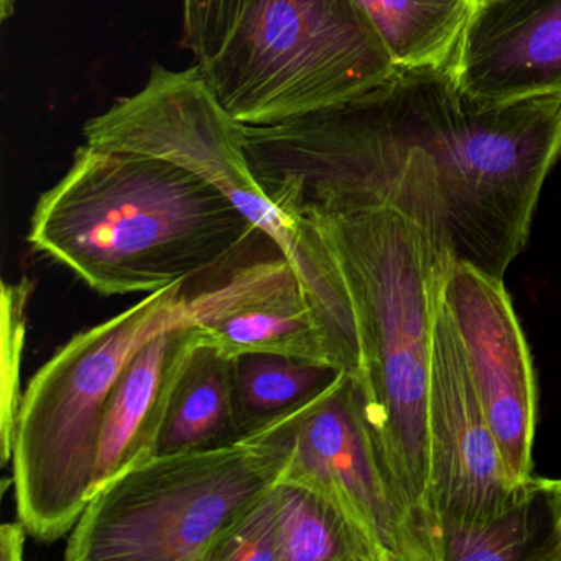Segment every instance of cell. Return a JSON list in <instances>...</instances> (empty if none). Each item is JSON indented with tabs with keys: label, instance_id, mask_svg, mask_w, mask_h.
<instances>
[{
	"label": "cell",
	"instance_id": "obj_1",
	"mask_svg": "<svg viewBox=\"0 0 561 561\" xmlns=\"http://www.w3.org/2000/svg\"><path fill=\"white\" fill-rule=\"evenodd\" d=\"M28 241L91 290L114 297L226 274L268 238L192 170L84 144L38 199Z\"/></svg>",
	"mask_w": 561,
	"mask_h": 561
},
{
	"label": "cell",
	"instance_id": "obj_2",
	"mask_svg": "<svg viewBox=\"0 0 561 561\" xmlns=\"http://www.w3.org/2000/svg\"><path fill=\"white\" fill-rule=\"evenodd\" d=\"M304 218L327 244L353 301L363 357L357 382L387 474L432 561H443L428 396L433 334L455 252L392 206Z\"/></svg>",
	"mask_w": 561,
	"mask_h": 561
},
{
	"label": "cell",
	"instance_id": "obj_3",
	"mask_svg": "<svg viewBox=\"0 0 561 561\" xmlns=\"http://www.w3.org/2000/svg\"><path fill=\"white\" fill-rule=\"evenodd\" d=\"M363 96L390 136L433 160L456 259L504 278L561 159V96L481 103L451 67L397 68Z\"/></svg>",
	"mask_w": 561,
	"mask_h": 561
},
{
	"label": "cell",
	"instance_id": "obj_4",
	"mask_svg": "<svg viewBox=\"0 0 561 561\" xmlns=\"http://www.w3.org/2000/svg\"><path fill=\"white\" fill-rule=\"evenodd\" d=\"M231 285L176 284L75 334L28 382L15 425L12 482L19 520L35 540L70 535L91 497L104 409L134 354L163 331L228 313Z\"/></svg>",
	"mask_w": 561,
	"mask_h": 561
},
{
	"label": "cell",
	"instance_id": "obj_5",
	"mask_svg": "<svg viewBox=\"0 0 561 561\" xmlns=\"http://www.w3.org/2000/svg\"><path fill=\"white\" fill-rule=\"evenodd\" d=\"M284 465L259 428L221 448L153 456L91 495L65 560L213 561Z\"/></svg>",
	"mask_w": 561,
	"mask_h": 561
},
{
	"label": "cell",
	"instance_id": "obj_6",
	"mask_svg": "<svg viewBox=\"0 0 561 561\" xmlns=\"http://www.w3.org/2000/svg\"><path fill=\"white\" fill-rule=\"evenodd\" d=\"M196 67L219 104L251 127L336 106L397 71L354 0H252L221 50Z\"/></svg>",
	"mask_w": 561,
	"mask_h": 561
},
{
	"label": "cell",
	"instance_id": "obj_7",
	"mask_svg": "<svg viewBox=\"0 0 561 561\" xmlns=\"http://www.w3.org/2000/svg\"><path fill=\"white\" fill-rule=\"evenodd\" d=\"M257 428L284 451L278 484L330 502L374 561H432L387 474L356 377L340 373L323 392Z\"/></svg>",
	"mask_w": 561,
	"mask_h": 561
},
{
	"label": "cell",
	"instance_id": "obj_8",
	"mask_svg": "<svg viewBox=\"0 0 561 561\" xmlns=\"http://www.w3.org/2000/svg\"><path fill=\"white\" fill-rule=\"evenodd\" d=\"M443 305L505 468L517 484L530 488L537 481V377L504 278L456 259L443 288Z\"/></svg>",
	"mask_w": 561,
	"mask_h": 561
},
{
	"label": "cell",
	"instance_id": "obj_9",
	"mask_svg": "<svg viewBox=\"0 0 561 561\" xmlns=\"http://www.w3.org/2000/svg\"><path fill=\"white\" fill-rule=\"evenodd\" d=\"M428 433L439 525L491 520L540 495L537 481L524 488L505 468L443 300L433 334Z\"/></svg>",
	"mask_w": 561,
	"mask_h": 561
},
{
	"label": "cell",
	"instance_id": "obj_10",
	"mask_svg": "<svg viewBox=\"0 0 561 561\" xmlns=\"http://www.w3.org/2000/svg\"><path fill=\"white\" fill-rule=\"evenodd\" d=\"M451 71L461 91L481 103L561 96V0L479 5Z\"/></svg>",
	"mask_w": 561,
	"mask_h": 561
},
{
	"label": "cell",
	"instance_id": "obj_11",
	"mask_svg": "<svg viewBox=\"0 0 561 561\" xmlns=\"http://www.w3.org/2000/svg\"><path fill=\"white\" fill-rule=\"evenodd\" d=\"M202 341V324L172 328L147 341L124 367L104 409L91 495L157 456L173 392Z\"/></svg>",
	"mask_w": 561,
	"mask_h": 561
},
{
	"label": "cell",
	"instance_id": "obj_12",
	"mask_svg": "<svg viewBox=\"0 0 561 561\" xmlns=\"http://www.w3.org/2000/svg\"><path fill=\"white\" fill-rule=\"evenodd\" d=\"M202 328L203 343L232 359L244 354H277L337 369L320 321L298 280L254 298Z\"/></svg>",
	"mask_w": 561,
	"mask_h": 561
},
{
	"label": "cell",
	"instance_id": "obj_13",
	"mask_svg": "<svg viewBox=\"0 0 561 561\" xmlns=\"http://www.w3.org/2000/svg\"><path fill=\"white\" fill-rule=\"evenodd\" d=\"M244 435L234 359L202 341L173 392L157 455L221 448Z\"/></svg>",
	"mask_w": 561,
	"mask_h": 561
},
{
	"label": "cell",
	"instance_id": "obj_14",
	"mask_svg": "<svg viewBox=\"0 0 561 561\" xmlns=\"http://www.w3.org/2000/svg\"><path fill=\"white\" fill-rule=\"evenodd\" d=\"M403 70L451 67L476 8L469 0H354Z\"/></svg>",
	"mask_w": 561,
	"mask_h": 561
},
{
	"label": "cell",
	"instance_id": "obj_15",
	"mask_svg": "<svg viewBox=\"0 0 561 561\" xmlns=\"http://www.w3.org/2000/svg\"><path fill=\"white\" fill-rule=\"evenodd\" d=\"M343 370L277 354L234 357L236 397L245 433L323 392Z\"/></svg>",
	"mask_w": 561,
	"mask_h": 561
},
{
	"label": "cell",
	"instance_id": "obj_16",
	"mask_svg": "<svg viewBox=\"0 0 561 561\" xmlns=\"http://www.w3.org/2000/svg\"><path fill=\"white\" fill-rule=\"evenodd\" d=\"M278 561H374L369 548L320 495L277 484Z\"/></svg>",
	"mask_w": 561,
	"mask_h": 561
},
{
	"label": "cell",
	"instance_id": "obj_17",
	"mask_svg": "<svg viewBox=\"0 0 561 561\" xmlns=\"http://www.w3.org/2000/svg\"><path fill=\"white\" fill-rule=\"evenodd\" d=\"M525 499L504 514L479 524L443 522V561H517L534 541V501Z\"/></svg>",
	"mask_w": 561,
	"mask_h": 561
},
{
	"label": "cell",
	"instance_id": "obj_18",
	"mask_svg": "<svg viewBox=\"0 0 561 561\" xmlns=\"http://www.w3.org/2000/svg\"><path fill=\"white\" fill-rule=\"evenodd\" d=\"M35 282L22 275L14 284L2 287V396H0V448L2 466L14 455L15 425L21 410V366L27 334L28 301Z\"/></svg>",
	"mask_w": 561,
	"mask_h": 561
},
{
	"label": "cell",
	"instance_id": "obj_19",
	"mask_svg": "<svg viewBox=\"0 0 561 561\" xmlns=\"http://www.w3.org/2000/svg\"><path fill=\"white\" fill-rule=\"evenodd\" d=\"M252 0H182V44L198 64L215 57Z\"/></svg>",
	"mask_w": 561,
	"mask_h": 561
},
{
	"label": "cell",
	"instance_id": "obj_20",
	"mask_svg": "<svg viewBox=\"0 0 561 561\" xmlns=\"http://www.w3.org/2000/svg\"><path fill=\"white\" fill-rule=\"evenodd\" d=\"M278 561L277 485L272 488L222 541L213 561Z\"/></svg>",
	"mask_w": 561,
	"mask_h": 561
},
{
	"label": "cell",
	"instance_id": "obj_21",
	"mask_svg": "<svg viewBox=\"0 0 561 561\" xmlns=\"http://www.w3.org/2000/svg\"><path fill=\"white\" fill-rule=\"evenodd\" d=\"M28 531L21 520L4 524L0 530V558L4 561H21L24 558L25 538Z\"/></svg>",
	"mask_w": 561,
	"mask_h": 561
},
{
	"label": "cell",
	"instance_id": "obj_22",
	"mask_svg": "<svg viewBox=\"0 0 561 561\" xmlns=\"http://www.w3.org/2000/svg\"><path fill=\"white\" fill-rule=\"evenodd\" d=\"M537 482L541 494L548 495L551 514H553V534H558L561 531V479L547 481V479L537 478Z\"/></svg>",
	"mask_w": 561,
	"mask_h": 561
},
{
	"label": "cell",
	"instance_id": "obj_23",
	"mask_svg": "<svg viewBox=\"0 0 561 561\" xmlns=\"http://www.w3.org/2000/svg\"><path fill=\"white\" fill-rule=\"evenodd\" d=\"M537 558L538 560H561V531L551 535L547 545H543V547L540 548V551H538Z\"/></svg>",
	"mask_w": 561,
	"mask_h": 561
},
{
	"label": "cell",
	"instance_id": "obj_24",
	"mask_svg": "<svg viewBox=\"0 0 561 561\" xmlns=\"http://www.w3.org/2000/svg\"><path fill=\"white\" fill-rule=\"evenodd\" d=\"M474 8H479V5L488 4V2H491V0H469Z\"/></svg>",
	"mask_w": 561,
	"mask_h": 561
}]
</instances>
